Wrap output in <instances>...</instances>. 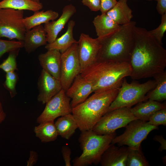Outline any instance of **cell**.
I'll use <instances>...</instances> for the list:
<instances>
[{
    "label": "cell",
    "mask_w": 166,
    "mask_h": 166,
    "mask_svg": "<svg viewBox=\"0 0 166 166\" xmlns=\"http://www.w3.org/2000/svg\"><path fill=\"white\" fill-rule=\"evenodd\" d=\"M83 4L91 11H97L100 9V0H82Z\"/></svg>",
    "instance_id": "35"
},
{
    "label": "cell",
    "mask_w": 166,
    "mask_h": 166,
    "mask_svg": "<svg viewBox=\"0 0 166 166\" xmlns=\"http://www.w3.org/2000/svg\"><path fill=\"white\" fill-rule=\"evenodd\" d=\"M153 139L160 143L161 145L159 149V151L166 149V140L162 136L156 135L154 137Z\"/></svg>",
    "instance_id": "39"
},
{
    "label": "cell",
    "mask_w": 166,
    "mask_h": 166,
    "mask_svg": "<svg viewBox=\"0 0 166 166\" xmlns=\"http://www.w3.org/2000/svg\"><path fill=\"white\" fill-rule=\"evenodd\" d=\"M134 42L129 63L133 80L153 77L165 71L166 50L146 29L136 26Z\"/></svg>",
    "instance_id": "1"
},
{
    "label": "cell",
    "mask_w": 166,
    "mask_h": 166,
    "mask_svg": "<svg viewBox=\"0 0 166 166\" xmlns=\"http://www.w3.org/2000/svg\"><path fill=\"white\" fill-rule=\"evenodd\" d=\"M127 148L128 153L126 160V166H150L140 148H134L128 147Z\"/></svg>",
    "instance_id": "28"
},
{
    "label": "cell",
    "mask_w": 166,
    "mask_h": 166,
    "mask_svg": "<svg viewBox=\"0 0 166 166\" xmlns=\"http://www.w3.org/2000/svg\"><path fill=\"white\" fill-rule=\"evenodd\" d=\"M22 47L23 41H7L0 38V58L6 53Z\"/></svg>",
    "instance_id": "31"
},
{
    "label": "cell",
    "mask_w": 166,
    "mask_h": 166,
    "mask_svg": "<svg viewBox=\"0 0 166 166\" xmlns=\"http://www.w3.org/2000/svg\"><path fill=\"white\" fill-rule=\"evenodd\" d=\"M125 127L124 133L115 136L111 144H117L119 146L126 145L128 147L139 148L141 143L148 134L152 130L158 128V126L138 119L131 121Z\"/></svg>",
    "instance_id": "8"
},
{
    "label": "cell",
    "mask_w": 166,
    "mask_h": 166,
    "mask_svg": "<svg viewBox=\"0 0 166 166\" xmlns=\"http://www.w3.org/2000/svg\"><path fill=\"white\" fill-rule=\"evenodd\" d=\"M106 14L120 25L130 22L133 17L132 10L128 6L127 0H119Z\"/></svg>",
    "instance_id": "22"
},
{
    "label": "cell",
    "mask_w": 166,
    "mask_h": 166,
    "mask_svg": "<svg viewBox=\"0 0 166 166\" xmlns=\"http://www.w3.org/2000/svg\"><path fill=\"white\" fill-rule=\"evenodd\" d=\"M18 77L15 71L6 73V80L3 85L5 88L9 92L11 97H14L17 94L16 86Z\"/></svg>",
    "instance_id": "30"
},
{
    "label": "cell",
    "mask_w": 166,
    "mask_h": 166,
    "mask_svg": "<svg viewBox=\"0 0 166 166\" xmlns=\"http://www.w3.org/2000/svg\"><path fill=\"white\" fill-rule=\"evenodd\" d=\"M136 25L135 22L131 21L121 25L118 29L107 36L99 39L101 47L97 61L129 62L134 46Z\"/></svg>",
    "instance_id": "4"
},
{
    "label": "cell",
    "mask_w": 166,
    "mask_h": 166,
    "mask_svg": "<svg viewBox=\"0 0 166 166\" xmlns=\"http://www.w3.org/2000/svg\"><path fill=\"white\" fill-rule=\"evenodd\" d=\"M110 144L102 154L100 162L102 166H126L128 148Z\"/></svg>",
    "instance_id": "17"
},
{
    "label": "cell",
    "mask_w": 166,
    "mask_h": 166,
    "mask_svg": "<svg viewBox=\"0 0 166 166\" xmlns=\"http://www.w3.org/2000/svg\"><path fill=\"white\" fill-rule=\"evenodd\" d=\"M132 68L129 62L97 61L81 72L80 74L91 82L93 92L120 86L124 78L130 76Z\"/></svg>",
    "instance_id": "2"
},
{
    "label": "cell",
    "mask_w": 166,
    "mask_h": 166,
    "mask_svg": "<svg viewBox=\"0 0 166 166\" xmlns=\"http://www.w3.org/2000/svg\"><path fill=\"white\" fill-rule=\"evenodd\" d=\"M78 141L82 154L72 161L74 166H87L100 163L101 156L111 143L116 133L110 135L96 134L92 130L81 132Z\"/></svg>",
    "instance_id": "5"
},
{
    "label": "cell",
    "mask_w": 166,
    "mask_h": 166,
    "mask_svg": "<svg viewBox=\"0 0 166 166\" xmlns=\"http://www.w3.org/2000/svg\"><path fill=\"white\" fill-rule=\"evenodd\" d=\"M42 69L60 80L61 64V53L57 49L47 50L38 56Z\"/></svg>",
    "instance_id": "16"
},
{
    "label": "cell",
    "mask_w": 166,
    "mask_h": 166,
    "mask_svg": "<svg viewBox=\"0 0 166 166\" xmlns=\"http://www.w3.org/2000/svg\"><path fill=\"white\" fill-rule=\"evenodd\" d=\"M93 92L90 81L80 74L77 75L69 88L65 91L66 95L71 99L70 105L72 108L83 102Z\"/></svg>",
    "instance_id": "14"
},
{
    "label": "cell",
    "mask_w": 166,
    "mask_h": 166,
    "mask_svg": "<svg viewBox=\"0 0 166 166\" xmlns=\"http://www.w3.org/2000/svg\"><path fill=\"white\" fill-rule=\"evenodd\" d=\"M59 16L58 12L52 10H38L34 12V14L23 19V22L26 30H30L42 24L53 21Z\"/></svg>",
    "instance_id": "23"
},
{
    "label": "cell",
    "mask_w": 166,
    "mask_h": 166,
    "mask_svg": "<svg viewBox=\"0 0 166 166\" xmlns=\"http://www.w3.org/2000/svg\"><path fill=\"white\" fill-rule=\"evenodd\" d=\"M148 0V1H151L152 0Z\"/></svg>",
    "instance_id": "42"
},
{
    "label": "cell",
    "mask_w": 166,
    "mask_h": 166,
    "mask_svg": "<svg viewBox=\"0 0 166 166\" xmlns=\"http://www.w3.org/2000/svg\"><path fill=\"white\" fill-rule=\"evenodd\" d=\"M166 31V13L161 15V22L156 28L148 31L149 33L162 45V39Z\"/></svg>",
    "instance_id": "32"
},
{
    "label": "cell",
    "mask_w": 166,
    "mask_h": 166,
    "mask_svg": "<svg viewBox=\"0 0 166 166\" xmlns=\"http://www.w3.org/2000/svg\"><path fill=\"white\" fill-rule=\"evenodd\" d=\"M147 123L158 126L160 125H166V107L154 113L150 117Z\"/></svg>",
    "instance_id": "33"
},
{
    "label": "cell",
    "mask_w": 166,
    "mask_h": 166,
    "mask_svg": "<svg viewBox=\"0 0 166 166\" xmlns=\"http://www.w3.org/2000/svg\"><path fill=\"white\" fill-rule=\"evenodd\" d=\"M42 4L32 0H2L0 2V9L10 8L16 10H27L35 12L41 10Z\"/></svg>",
    "instance_id": "27"
},
{
    "label": "cell",
    "mask_w": 166,
    "mask_h": 166,
    "mask_svg": "<svg viewBox=\"0 0 166 166\" xmlns=\"http://www.w3.org/2000/svg\"><path fill=\"white\" fill-rule=\"evenodd\" d=\"M77 42L61 53V70L60 81L62 89L65 91L75 77L81 72L78 53Z\"/></svg>",
    "instance_id": "10"
},
{
    "label": "cell",
    "mask_w": 166,
    "mask_h": 166,
    "mask_svg": "<svg viewBox=\"0 0 166 166\" xmlns=\"http://www.w3.org/2000/svg\"><path fill=\"white\" fill-rule=\"evenodd\" d=\"M76 12V9L74 6L68 5L64 7L61 15L57 20L44 24V27L48 43L53 42L57 38L59 33Z\"/></svg>",
    "instance_id": "15"
},
{
    "label": "cell",
    "mask_w": 166,
    "mask_h": 166,
    "mask_svg": "<svg viewBox=\"0 0 166 166\" xmlns=\"http://www.w3.org/2000/svg\"><path fill=\"white\" fill-rule=\"evenodd\" d=\"M75 22L73 20L69 21L66 32L53 42L47 44L45 48L47 50L57 49L62 53L69 48L74 43L77 42L73 36V29Z\"/></svg>",
    "instance_id": "20"
},
{
    "label": "cell",
    "mask_w": 166,
    "mask_h": 166,
    "mask_svg": "<svg viewBox=\"0 0 166 166\" xmlns=\"http://www.w3.org/2000/svg\"><path fill=\"white\" fill-rule=\"evenodd\" d=\"M156 85L155 80H149L143 83L134 81L129 83L124 78L107 112L119 108L131 107L140 102L148 100L147 93L153 89Z\"/></svg>",
    "instance_id": "6"
},
{
    "label": "cell",
    "mask_w": 166,
    "mask_h": 166,
    "mask_svg": "<svg viewBox=\"0 0 166 166\" xmlns=\"http://www.w3.org/2000/svg\"><path fill=\"white\" fill-rule=\"evenodd\" d=\"M70 100L65 91L62 89L45 104L44 109L37 119V123L54 121L58 117L72 113Z\"/></svg>",
    "instance_id": "11"
},
{
    "label": "cell",
    "mask_w": 166,
    "mask_h": 166,
    "mask_svg": "<svg viewBox=\"0 0 166 166\" xmlns=\"http://www.w3.org/2000/svg\"><path fill=\"white\" fill-rule=\"evenodd\" d=\"M23 10L0 9V38L23 41L26 31Z\"/></svg>",
    "instance_id": "9"
},
{
    "label": "cell",
    "mask_w": 166,
    "mask_h": 166,
    "mask_svg": "<svg viewBox=\"0 0 166 166\" xmlns=\"http://www.w3.org/2000/svg\"><path fill=\"white\" fill-rule=\"evenodd\" d=\"M35 126L34 129L35 136L41 142L47 143L55 141L58 136L54 121L42 122Z\"/></svg>",
    "instance_id": "25"
},
{
    "label": "cell",
    "mask_w": 166,
    "mask_h": 166,
    "mask_svg": "<svg viewBox=\"0 0 166 166\" xmlns=\"http://www.w3.org/2000/svg\"><path fill=\"white\" fill-rule=\"evenodd\" d=\"M156 82L155 87L146 96L148 100L159 102L166 99V71L157 73L153 77Z\"/></svg>",
    "instance_id": "26"
},
{
    "label": "cell",
    "mask_w": 166,
    "mask_h": 166,
    "mask_svg": "<svg viewBox=\"0 0 166 166\" xmlns=\"http://www.w3.org/2000/svg\"><path fill=\"white\" fill-rule=\"evenodd\" d=\"M77 43L81 72L97 61L101 44L97 38H93L89 35L83 33L80 34Z\"/></svg>",
    "instance_id": "12"
},
{
    "label": "cell",
    "mask_w": 166,
    "mask_h": 166,
    "mask_svg": "<svg viewBox=\"0 0 166 166\" xmlns=\"http://www.w3.org/2000/svg\"><path fill=\"white\" fill-rule=\"evenodd\" d=\"M61 153L66 166H71L70 163L71 151L67 146H63L61 148Z\"/></svg>",
    "instance_id": "36"
},
{
    "label": "cell",
    "mask_w": 166,
    "mask_h": 166,
    "mask_svg": "<svg viewBox=\"0 0 166 166\" xmlns=\"http://www.w3.org/2000/svg\"><path fill=\"white\" fill-rule=\"evenodd\" d=\"M38 157V154L36 151L34 150L30 151L29 157L27 161V166L34 165L37 162Z\"/></svg>",
    "instance_id": "37"
},
{
    "label": "cell",
    "mask_w": 166,
    "mask_h": 166,
    "mask_svg": "<svg viewBox=\"0 0 166 166\" xmlns=\"http://www.w3.org/2000/svg\"><path fill=\"white\" fill-rule=\"evenodd\" d=\"M58 136L69 140L78 128L77 122L71 113L62 116L54 122Z\"/></svg>",
    "instance_id": "24"
},
{
    "label": "cell",
    "mask_w": 166,
    "mask_h": 166,
    "mask_svg": "<svg viewBox=\"0 0 166 166\" xmlns=\"http://www.w3.org/2000/svg\"><path fill=\"white\" fill-rule=\"evenodd\" d=\"M39 94L37 100L45 104L62 88L60 81L42 69L38 82Z\"/></svg>",
    "instance_id": "13"
},
{
    "label": "cell",
    "mask_w": 166,
    "mask_h": 166,
    "mask_svg": "<svg viewBox=\"0 0 166 166\" xmlns=\"http://www.w3.org/2000/svg\"><path fill=\"white\" fill-rule=\"evenodd\" d=\"M6 114L4 111L2 104L0 101V124L5 120Z\"/></svg>",
    "instance_id": "40"
},
{
    "label": "cell",
    "mask_w": 166,
    "mask_h": 166,
    "mask_svg": "<svg viewBox=\"0 0 166 166\" xmlns=\"http://www.w3.org/2000/svg\"><path fill=\"white\" fill-rule=\"evenodd\" d=\"M157 2L156 9L161 15L166 13V0H155Z\"/></svg>",
    "instance_id": "38"
},
{
    "label": "cell",
    "mask_w": 166,
    "mask_h": 166,
    "mask_svg": "<svg viewBox=\"0 0 166 166\" xmlns=\"http://www.w3.org/2000/svg\"><path fill=\"white\" fill-rule=\"evenodd\" d=\"M95 31L99 39L104 38L118 29L120 25L106 13L101 14L95 17L93 21Z\"/></svg>",
    "instance_id": "21"
},
{
    "label": "cell",
    "mask_w": 166,
    "mask_h": 166,
    "mask_svg": "<svg viewBox=\"0 0 166 166\" xmlns=\"http://www.w3.org/2000/svg\"><path fill=\"white\" fill-rule=\"evenodd\" d=\"M120 86L94 93L84 102L72 108V114L81 132L92 130L107 112Z\"/></svg>",
    "instance_id": "3"
},
{
    "label": "cell",
    "mask_w": 166,
    "mask_h": 166,
    "mask_svg": "<svg viewBox=\"0 0 166 166\" xmlns=\"http://www.w3.org/2000/svg\"><path fill=\"white\" fill-rule=\"evenodd\" d=\"M136 104L133 107L130 108L131 112L137 119L145 121H148L155 112L166 107L165 103L149 100Z\"/></svg>",
    "instance_id": "19"
},
{
    "label": "cell",
    "mask_w": 166,
    "mask_h": 166,
    "mask_svg": "<svg viewBox=\"0 0 166 166\" xmlns=\"http://www.w3.org/2000/svg\"><path fill=\"white\" fill-rule=\"evenodd\" d=\"M67 0L69 1H70L71 0Z\"/></svg>",
    "instance_id": "43"
},
{
    "label": "cell",
    "mask_w": 166,
    "mask_h": 166,
    "mask_svg": "<svg viewBox=\"0 0 166 166\" xmlns=\"http://www.w3.org/2000/svg\"><path fill=\"white\" fill-rule=\"evenodd\" d=\"M23 42V47L28 53L34 51L39 47L47 43L46 33L42 25L26 30Z\"/></svg>",
    "instance_id": "18"
},
{
    "label": "cell",
    "mask_w": 166,
    "mask_h": 166,
    "mask_svg": "<svg viewBox=\"0 0 166 166\" xmlns=\"http://www.w3.org/2000/svg\"><path fill=\"white\" fill-rule=\"evenodd\" d=\"M131 107L117 109L106 113L92 130L98 135H110L119 128L125 127L131 121L137 119L132 113Z\"/></svg>",
    "instance_id": "7"
},
{
    "label": "cell",
    "mask_w": 166,
    "mask_h": 166,
    "mask_svg": "<svg viewBox=\"0 0 166 166\" xmlns=\"http://www.w3.org/2000/svg\"><path fill=\"white\" fill-rule=\"evenodd\" d=\"M33 1L37 2H40V0H32Z\"/></svg>",
    "instance_id": "41"
},
{
    "label": "cell",
    "mask_w": 166,
    "mask_h": 166,
    "mask_svg": "<svg viewBox=\"0 0 166 166\" xmlns=\"http://www.w3.org/2000/svg\"><path fill=\"white\" fill-rule=\"evenodd\" d=\"M20 49H14L9 52L8 57L0 64V69L6 73L17 69L16 57Z\"/></svg>",
    "instance_id": "29"
},
{
    "label": "cell",
    "mask_w": 166,
    "mask_h": 166,
    "mask_svg": "<svg viewBox=\"0 0 166 166\" xmlns=\"http://www.w3.org/2000/svg\"><path fill=\"white\" fill-rule=\"evenodd\" d=\"M117 0H100V11L101 14L106 13L117 3Z\"/></svg>",
    "instance_id": "34"
}]
</instances>
